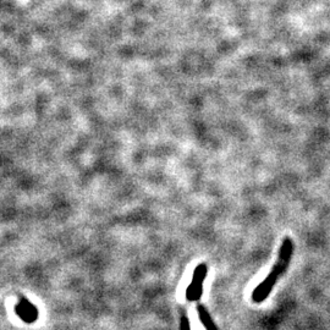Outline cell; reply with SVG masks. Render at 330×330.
Segmentation results:
<instances>
[{
    "instance_id": "277c9868",
    "label": "cell",
    "mask_w": 330,
    "mask_h": 330,
    "mask_svg": "<svg viewBox=\"0 0 330 330\" xmlns=\"http://www.w3.org/2000/svg\"><path fill=\"white\" fill-rule=\"evenodd\" d=\"M198 314H199V318H201L203 325L205 326V329L207 330H216V326L215 324H214V321L211 320L209 313L204 309V307L202 306H198Z\"/></svg>"
},
{
    "instance_id": "7a4b0ae2",
    "label": "cell",
    "mask_w": 330,
    "mask_h": 330,
    "mask_svg": "<svg viewBox=\"0 0 330 330\" xmlns=\"http://www.w3.org/2000/svg\"><path fill=\"white\" fill-rule=\"evenodd\" d=\"M207 276V267L204 264H201L196 268L193 273L192 283L187 287L186 291V298L188 301H198L201 298L203 292V281Z\"/></svg>"
},
{
    "instance_id": "3957f363",
    "label": "cell",
    "mask_w": 330,
    "mask_h": 330,
    "mask_svg": "<svg viewBox=\"0 0 330 330\" xmlns=\"http://www.w3.org/2000/svg\"><path fill=\"white\" fill-rule=\"evenodd\" d=\"M16 313L20 315V318H22L25 321H28V323L35 321L37 319V315H38L36 307L28 302L27 300H22L16 306Z\"/></svg>"
},
{
    "instance_id": "6da1fadb",
    "label": "cell",
    "mask_w": 330,
    "mask_h": 330,
    "mask_svg": "<svg viewBox=\"0 0 330 330\" xmlns=\"http://www.w3.org/2000/svg\"><path fill=\"white\" fill-rule=\"evenodd\" d=\"M293 255V244L292 240L290 238H285L281 244L280 250H279V256L276 259L275 264L273 266L272 270L268 274V276L262 281L258 286L253 290L252 292V301L256 303L263 302L264 300L270 295L273 287L278 283L279 279L286 273L287 268L290 266Z\"/></svg>"
}]
</instances>
